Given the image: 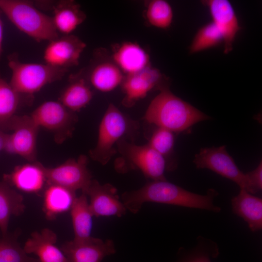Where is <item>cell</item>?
Segmentation results:
<instances>
[{
	"label": "cell",
	"mask_w": 262,
	"mask_h": 262,
	"mask_svg": "<svg viewBox=\"0 0 262 262\" xmlns=\"http://www.w3.org/2000/svg\"><path fill=\"white\" fill-rule=\"evenodd\" d=\"M21 95L4 80L0 78V127L6 128L15 115L21 100Z\"/></svg>",
	"instance_id": "cell-26"
},
{
	"label": "cell",
	"mask_w": 262,
	"mask_h": 262,
	"mask_svg": "<svg viewBox=\"0 0 262 262\" xmlns=\"http://www.w3.org/2000/svg\"><path fill=\"white\" fill-rule=\"evenodd\" d=\"M248 177L250 189L249 193L255 194L262 189V163H260L258 166L253 170L246 173Z\"/></svg>",
	"instance_id": "cell-32"
},
{
	"label": "cell",
	"mask_w": 262,
	"mask_h": 262,
	"mask_svg": "<svg viewBox=\"0 0 262 262\" xmlns=\"http://www.w3.org/2000/svg\"><path fill=\"white\" fill-rule=\"evenodd\" d=\"M39 128L30 115H14L7 127L13 132L6 133L3 150L18 155L31 163L36 161V141Z\"/></svg>",
	"instance_id": "cell-7"
},
{
	"label": "cell",
	"mask_w": 262,
	"mask_h": 262,
	"mask_svg": "<svg viewBox=\"0 0 262 262\" xmlns=\"http://www.w3.org/2000/svg\"><path fill=\"white\" fill-rule=\"evenodd\" d=\"M8 66L12 71L9 82L21 95H32L46 85L61 80L67 69L54 67L47 64L25 63L18 59L16 53L8 57Z\"/></svg>",
	"instance_id": "cell-4"
},
{
	"label": "cell",
	"mask_w": 262,
	"mask_h": 262,
	"mask_svg": "<svg viewBox=\"0 0 262 262\" xmlns=\"http://www.w3.org/2000/svg\"><path fill=\"white\" fill-rule=\"evenodd\" d=\"M30 115L40 128L52 132L58 144L63 143L71 136L78 120L75 113L59 101L44 102Z\"/></svg>",
	"instance_id": "cell-6"
},
{
	"label": "cell",
	"mask_w": 262,
	"mask_h": 262,
	"mask_svg": "<svg viewBox=\"0 0 262 262\" xmlns=\"http://www.w3.org/2000/svg\"><path fill=\"white\" fill-rule=\"evenodd\" d=\"M57 238L56 233L48 228L34 231L25 242L23 249L28 254L36 255L40 262H69L55 245Z\"/></svg>",
	"instance_id": "cell-16"
},
{
	"label": "cell",
	"mask_w": 262,
	"mask_h": 262,
	"mask_svg": "<svg viewBox=\"0 0 262 262\" xmlns=\"http://www.w3.org/2000/svg\"><path fill=\"white\" fill-rule=\"evenodd\" d=\"M122 150L127 158L129 168L140 170L147 178L152 180H165L164 172L167 170L164 157L148 144L139 146L122 143Z\"/></svg>",
	"instance_id": "cell-10"
},
{
	"label": "cell",
	"mask_w": 262,
	"mask_h": 262,
	"mask_svg": "<svg viewBox=\"0 0 262 262\" xmlns=\"http://www.w3.org/2000/svg\"><path fill=\"white\" fill-rule=\"evenodd\" d=\"M6 133L4 132L0 127V151L3 150Z\"/></svg>",
	"instance_id": "cell-34"
},
{
	"label": "cell",
	"mask_w": 262,
	"mask_h": 262,
	"mask_svg": "<svg viewBox=\"0 0 262 262\" xmlns=\"http://www.w3.org/2000/svg\"><path fill=\"white\" fill-rule=\"evenodd\" d=\"M145 17L151 26L159 29H166L172 22L173 9L166 0H150L146 6Z\"/></svg>",
	"instance_id": "cell-27"
},
{
	"label": "cell",
	"mask_w": 262,
	"mask_h": 262,
	"mask_svg": "<svg viewBox=\"0 0 262 262\" xmlns=\"http://www.w3.org/2000/svg\"><path fill=\"white\" fill-rule=\"evenodd\" d=\"M43 166L37 161L17 166L10 174L4 175V181L21 191L37 192L46 181Z\"/></svg>",
	"instance_id": "cell-17"
},
{
	"label": "cell",
	"mask_w": 262,
	"mask_h": 262,
	"mask_svg": "<svg viewBox=\"0 0 262 262\" xmlns=\"http://www.w3.org/2000/svg\"><path fill=\"white\" fill-rule=\"evenodd\" d=\"M144 118L149 124L174 133L186 131L211 117L175 95L168 88L161 87L149 104Z\"/></svg>",
	"instance_id": "cell-2"
},
{
	"label": "cell",
	"mask_w": 262,
	"mask_h": 262,
	"mask_svg": "<svg viewBox=\"0 0 262 262\" xmlns=\"http://www.w3.org/2000/svg\"><path fill=\"white\" fill-rule=\"evenodd\" d=\"M197 168L209 169L229 179L249 193V182L246 173L238 167L232 157L228 153L226 146L205 147L196 154L193 161Z\"/></svg>",
	"instance_id": "cell-8"
},
{
	"label": "cell",
	"mask_w": 262,
	"mask_h": 262,
	"mask_svg": "<svg viewBox=\"0 0 262 262\" xmlns=\"http://www.w3.org/2000/svg\"><path fill=\"white\" fill-rule=\"evenodd\" d=\"M70 80V83L62 93L59 101L75 113L90 103L93 94L88 82L83 77L74 76Z\"/></svg>",
	"instance_id": "cell-23"
},
{
	"label": "cell",
	"mask_w": 262,
	"mask_h": 262,
	"mask_svg": "<svg viewBox=\"0 0 262 262\" xmlns=\"http://www.w3.org/2000/svg\"><path fill=\"white\" fill-rule=\"evenodd\" d=\"M130 120L113 104L109 105L99 125L98 141L91 158L103 165L115 154V144L130 131Z\"/></svg>",
	"instance_id": "cell-5"
},
{
	"label": "cell",
	"mask_w": 262,
	"mask_h": 262,
	"mask_svg": "<svg viewBox=\"0 0 262 262\" xmlns=\"http://www.w3.org/2000/svg\"><path fill=\"white\" fill-rule=\"evenodd\" d=\"M87 163V156L81 155L77 159H69L55 167L43 165L46 181L49 185H57L75 192L81 190L82 192L92 180Z\"/></svg>",
	"instance_id": "cell-9"
},
{
	"label": "cell",
	"mask_w": 262,
	"mask_h": 262,
	"mask_svg": "<svg viewBox=\"0 0 262 262\" xmlns=\"http://www.w3.org/2000/svg\"><path fill=\"white\" fill-rule=\"evenodd\" d=\"M74 237L73 241L81 242L90 238L92 227V217L87 195L82 193L76 197L70 208Z\"/></svg>",
	"instance_id": "cell-24"
},
{
	"label": "cell",
	"mask_w": 262,
	"mask_h": 262,
	"mask_svg": "<svg viewBox=\"0 0 262 262\" xmlns=\"http://www.w3.org/2000/svg\"><path fill=\"white\" fill-rule=\"evenodd\" d=\"M233 213L243 218L252 232L262 229V199L240 189L231 200Z\"/></svg>",
	"instance_id": "cell-19"
},
{
	"label": "cell",
	"mask_w": 262,
	"mask_h": 262,
	"mask_svg": "<svg viewBox=\"0 0 262 262\" xmlns=\"http://www.w3.org/2000/svg\"><path fill=\"white\" fill-rule=\"evenodd\" d=\"M3 25L2 21L0 17V60L2 51V46L3 40Z\"/></svg>",
	"instance_id": "cell-33"
},
{
	"label": "cell",
	"mask_w": 262,
	"mask_h": 262,
	"mask_svg": "<svg viewBox=\"0 0 262 262\" xmlns=\"http://www.w3.org/2000/svg\"><path fill=\"white\" fill-rule=\"evenodd\" d=\"M86 46L76 35L70 34L58 37L49 41L45 48L43 56L45 63L65 69L77 66Z\"/></svg>",
	"instance_id": "cell-11"
},
{
	"label": "cell",
	"mask_w": 262,
	"mask_h": 262,
	"mask_svg": "<svg viewBox=\"0 0 262 262\" xmlns=\"http://www.w3.org/2000/svg\"><path fill=\"white\" fill-rule=\"evenodd\" d=\"M90 198L89 207L93 216L121 217L127 209L117 193V189L109 183L101 184L92 180L82 192Z\"/></svg>",
	"instance_id": "cell-12"
},
{
	"label": "cell",
	"mask_w": 262,
	"mask_h": 262,
	"mask_svg": "<svg viewBox=\"0 0 262 262\" xmlns=\"http://www.w3.org/2000/svg\"><path fill=\"white\" fill-rule=\"evenodd\" d=\"M0 10L20 31L37 41L59 37L52 18L27 0H0Z\"/></svg>",
	"instance_id": "cell-3"
},
{
	"label": "cell",
	"mask_w": 262,
	"mask_h": 262,
	"mask_svg": "<svg viewBox=\"0 0 262 262\" xmlns=\"http://www.w3.org/2000/svg\"><path fill=\"white\" fill-rule=\"evenodd\" d=\"M218 195L211 188L202 195L188 191L165 180H152L141 188L126 192L121 196V200L127 210L137 213L146 202H156L191 208L199 209L219 213L221 209L213 203Z\"/></svg>",
	"instance_id": "cell-1"
},
{
	"label": "cell",
	"mask_w": 262,
	"mask_h": 262,
	"mask_svg": "<svg viewBox=\"0 0 262 262\" xmlns=\"http://www.w3.org/2000/svg\"><path fill=\"white\" fill-rule=\"evenodd\" d=\"M196 250L184 262H211L209 251L217 244L212 240L202 236H198Z\"/></svg>",
	"instance_id": "cell-31"
},
{
	"label": "cell",
	"mask_w": 262,
	"mask_h": 262,
	"mask_svg": "<svg viewBox=\"0 0 262 262\" xmlns=\"http://www.w3.org/2000/svg\"><path fill=\"white\" fill-rule=\"evenodd\" d=\"M75 192L57 185L50 184L44 193V211L48 219L70 209Z\"/></svg>",
	"instance_id": "cell-25"
},
{
	"label": "cell",
	"mask_w": 262,
	"mask_h": 262,
	"mask_svg": "<svg viewBox=\"0 0 262 262\" xmlns=\"http://www.w3.org/2000/svg\"><path fill=\"white\" fill-rule=\"evenodd\" d=\"M25 208L23 196L5 181H0V230L2 236L8 233L11 216L21 215Z\"/></svg>",
	"instance_id": "cell-22"
},
{
	"label": "cell",
	"mask_w": 262,
	"mask_h": 262,
	"mask_svg": "<svg viewBox=\"0 0 262 262\" xmlns=\"http://www.w3.org/2000/svg\"><path fill=\"white\" fill-rule=\"evenodd\" d=\"M69 262H101L115 253L113 241L91 237L81 242L73 240L63 244L60 248Z\"/></svg>",
	"instance_id": "cell-14"
},
{
	"label": "cell",
	"mask_w": 262,
	"mask_h": 262,
	"mask_svg": "<svg viewBox=\"0 0 262 262\" xmlns=\"http://www.w3.org/2000/svg\"><path fill=\"white\" fill-rule=\"evenodd\" d=\"M123 72L113 61H102L93 66L89 74L90 83L102 92L113 91L123 81Z\"/></svg>",
	"instance_id": "cell-21"
},
{
	"label": "cell",
	"mask_w": 262,
	"mask_h": 262,
	"mask_svg": "<svg viewBox=\"0 0 262 262\" xmlns=\"http://www.w3.org/2000/svg\"><path fill=\"white\" fill-rule=\"evenodd\" d=\"M113 61L127 75L139 72L149 66V57L139 44L124 42L114 50Z\"/></svg>",
	"instance_id": "cell-18"
},
{
	"label": "cell",
	"mask_w": 262,
	"mask_h": 262,
	"mask_svg": "<svg viewBox=\"0 0 262 262\" xmlns=\"http://www.w3.org/2000/svg\"><path fill=\"white\" fill-rule=\"evenodd\" d=\"M16 237L8 233L0 239V262H40L26 253Z\"/></svg>",
	"instance_id": "cell-28"
},
{
	"label": "cell",
	"mask_w": 262,
	"mask_h": 262,
	"mask_svg": "<svg viewBox=\"0 0 262 262\" xmlns=\"http://www.w3.org/2000/svg\"><path fill=\"white\" fill-rule=\"evenodd\" d=\"M160 71L150 66L136 73L127 75L121 83L125 97L123 104L131 106L137 101L144 98L162 79Z\"/></svg>",
	"instance_id": "cell-15"
},
{
	"label": "cell",
	"mask_w": 262,
	"mask_h": 262,
	"mask_svg": "<svg viewBox=\"0 0 262 262\" xmlns=\"http://www.w3.org/2000/svg\"><path fill=\"white\" fill-rule=\"evenodd\" d=\"M165 159L173 154L175 144L174 132L164 128L156 127L148 144Z\"/></svg>",
	"instance_id": "cell-30"
},
{
	"label": "cell",
	"mask_w": 262,
	"mask_h": 262,
	"mask_svg": "<svg viewBox=\"0 0 262 262\" xmlns=\"http://www.w3.org/2000/svg\"><path fill=\"white\" fill-rule=\"evenodd\" d=\"M53 6V23L64 35L70 34L86 18L80 5L73 0L60 1Z\"/></svg>",
	"instance_id": "cell-20"
},
{
	"label": "cell",
	"mask_w": 262,
	"mask_h": 262,
	"mask_svg": "<svg viewBox=\"0 0 262 262\" xmlns=\"http://www.w3.org/2000/svg\"><path fill=\"white\" fill-rule=\"evenodd\" d=\"M202 3L208 8L212 22L221 34L224 52H230L240 30L239 21L231 3L227 0H206Z\"/></svg>",
	"instance_id": "cell-13"
},
{
	"label": "cell",
	"mask_w": 262,
	"mask_h": 262,
	"mask_svg": "<svg viewBox=\"0 0 262 262\" xmlns=\"http://www.w3.org/2000/svg\"><path fill=\"white\" fill-rule=\"evenodd\" d=\"M223 43L219 31L211 21L202 26L195 34L189 47L190 53H196L216 47Z\"/></svg>",
	"instance_id": "cell-29"
}]
</instances>
